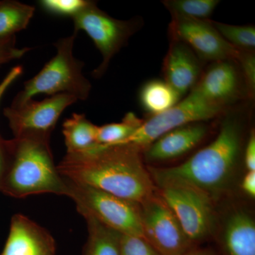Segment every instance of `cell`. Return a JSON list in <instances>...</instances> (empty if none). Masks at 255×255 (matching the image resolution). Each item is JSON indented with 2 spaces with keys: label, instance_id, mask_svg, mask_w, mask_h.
<instances>
[{
  "label": "cell",
  "instance_id": "cell-5",
  "mask_svg": "<svg viewBox=\"0 0 255 255\" xmlns=\"http://www.w3.org/2000/svg\"><path fill=\"white\" fill-rule=\"evenodd\" d=\"M66 180V196L73 199L79 214L84 218H93L124 236L142 237L140 204L85 184Z\"/></svg>",
  "mask_w": 255,
  "mask_h": 255
},
{
  "label": "cell",
  "instance_id": "cell-3",
  "mask_svg": "<svg viewBox=\"0 0 255 255\" xmlns=\"http://www.w3.org/2000/svg\"><path fill=\"white\" fill-rule=\"evenodd\" d=\"M48 139L14 138L0 191L22 199L41 194L67 195V180L55 164Z\"/></svg>",
  "mask_w": 255,
  "mask_h": 255
},
{
  "label": "cell",
  "instance_id": "cell-6",
  "mask_svg": "<svg viewBox=\"0 0 255 255\" xmlns=\"http://www.w3.org/2000/svg\"><path fill=\"white\" fill-rule=\"evenodd\" d=\"M157 191L194 246L214 238L218 214L209 194L185 184H170Z\"/></svg>",
  "mask_w": 255,
  "mask_h": 255
},
{
  "label": "cell",
  "instance_id": "cell-26",
  "mask_svg": "<svg viewBox=\"0 0 255 255\" xmlns=\"http://www.w3.org/2000/svg\"><path fill=\"white\" fill-rule=\"evenodd\" d=\"M31 49L28 47H16L15 36L0 38V66L3 64L22 58Z\"/></svg>",
  "mask_w": 255,
  "mask_h": 255
},
{
  "label": "cell",
  "instance_id": "cell-2",
  "mask_svg": "<svg viewBox=\"0 0 255 255\" xmlns=\"http://www.w3.org/2000/svg\"><path fill=\"white\" fill-rule=\"evenodd\" d=\"M244 150V123L241 116L229 114L214 140L190 158L169 167H148L157 188L185 184L204 191L214 201L231 187Z\"/></svg>",
  "mask_w": 255,
  "mask_h": 255
},
{
  "label": "cell",
  "instance_id": "cell-12",
  "mask_svg": "<svg viewBox=\"0 0 255 255\" xmlns=\"http://www.w3.org/2000/svg\"><path fill=\"white\" fill-rule=\"evenodd\" d=\"M214 238L219 255H255V221L243 206H231L221 221L218 219Z\"/></svg>",
  "mask_w": 255,
  "mask_h": 255
},
{
  "label": "cell",
  "instance_id": "cell-11",
  "mask_svg": "<svg viewBox=\"0 0 255 255\" xmlns=\"http://www.w3.org/2000/svg\"><path fill=\"white\" fill-rule=\"evenodd\" d=\"M170 27L174 40L185 43L199 60H238L239 50L228 43L209 20L173 18Z\"/></svg>",
  "mask_w": 255,
  "mask_h": 255
},
{
  "label": "cell",
  "instance_id": "cell-1",
  "mask_svg": "<svg viewBox=\"0 0 255 255\" xmlns=\"http://www.w3.org/2000/svg\"><path fill=\"white\" fill-rule=\"evenodd\" d=\"M142 152L130 143L97 145L67 153L57 168L69 180L140 204L157 189L145 168Z\"/></svg>",
  "mask_w": 255,
  "mask_h": 255
},
{
  "label": "cell",
  "instance_id": "cell-28",
  "mask_svg": "<svg viewBox=\"0 0 255 255\" xmlns=\"http://www.w3.org/2000/svg\"><path fill=\"white\" fill-rule=\"evenodd\" d=\"M243 159L247 171H255V132L252 130L250 132L246 148L243 150Z\"/></svg>",
  "mask_w": 255,
  "mask_h": 255
},
{
  "label": "cell",
  "instance_id": "cell-14",
  "mask_svg": "<svg viewBox=\"0 0 255 255\" xmlns=\"http://www.w3.org/2000/svg\"><path fill=\"white\" fill-rule=\"evenodd\" d=\"M209 127L205 122L182 126L166 132L142 150V158L147 162L171 160L185 155L207 135Z\"/></svg>",
  "mask_w": 255,
  "mask_h": 255
},
{
  "label": "cell",
  "instance_id": "cell-19",
  "mask_svg": "<svg viewBox=\"0 0 255 255\" xmlns=\"http://www.w3.org/2000/svg\"><path fill=\"white\" fill-rule=\"evenodd\" d=\"M181 95L165 80H152L144 84L139 93L140 105L152 116L163 113L180 101Z\"/></svg>",
  "mask_w": 255,
  "mask_h": 255
},
{
  "label": "cell",
  "instance_id": "cell-17",
  "mask_svg": "<svg viewBox=\"0 0 255 255\" xmlns=\"http://www.w3.org/2000/svg\"><path fill=\"white\" fill-rule=\"evenodd\" d=\"M98 127L81 114H73L63 124L67 153H76L89 150L97 145Z\"/></svg>",
  "mask_w": 255,
  "mask_h": 255
},
{
  "label": "cell",
  "instance_id": "cell-27",
  "mask_svg": "<svg viewBox=\"0 0 255 255\" xmlns=\"http://www.w3.org/2000/svg\"><path fill=\"white\" fill-rule=\"evenodd\" d=\"M241 65L248 92L251 97L255 90V58L253 52L240 51L238 58Z\"/></svg>",
  "mask_w": 255,
  "mask_h": 255
},
{
  "label": "cell",
  "instance_id": "cell-25",
  "mask_svg": "<svg viewBox=\"0 0 255 255\" xmlns=\"http://www.w3.org/2000/svg\"><path fill=\"white\" fill-rule=\"evenodd\" d=\"M121 255H160L145 241L137 236L122 235Z\"/></svg>",
  "mask_w": 255,
  "mask_h": 255
},
{
  "label": "cell",
  "instance_id": "cell-31",
  "mask_svg": "<svg viewBox=\"0 0 255 255\" xmlns=\"http://www.w3.org/2000/svg\"><path fill=\"white\" fill-rule=\"evenodd\" d=\"M241 189L247 195L254 199L255 197V172L247 171V173L245 174L242 180Z\"/></svg>",
  "mask_w": 255,
  "mask_h": 255
},
{
  "label": "cell",
  "instance_id": "cell-8",
  "mask_svg": "<svg viewBox=\"0 0 255 255\" xmlns=\"http://www.w3.org/2000/svg\"><path fill=\"white\" fill-rule=\"evenodd\" d=\"M226 110L227 107L206 100L194 88L172 108L142 122L125 144H132L142 150L166 132L187 124L207 122L223 115Z\"/></svg>",
  "mask_w": 255,
  "mask_h": 255
},
{
  "label": "cell",
  "instance_id": "cell-22",
  "mask_svg": "<svg viewBox=\"0 0 255 255\" xmlns=\"http://www.w3.org/2000/svg\"><path fill=\"white\" fill-rule=\"evenodd\" d=\"M219 0H167L162 3L173 18L206 19L219 5Z\"/></svg>",
  "mask_w": 255,
  "mask_h": 255
},
{
  "label": "cell",
  "instance_id": "cell-16",
  "mask_svg": "<svg viewBox=\"0 0 255 255\" xmlns=\"http://www.w3.org/2000/svg\"><path fill=\"white\" fill-rule=\"evenodd\" d=\"M164 70L165 81L182 97L197 84L200 60L185 43L174 40L166 57Z\"/></svg>",
  "mask_w": 255,
  "mask_h": 255
},
{
  "label": "cell",
  "instance_id": "cell-7",
  "mask_svg": "<svg viewBox=\"0 0 255 255\" xmlns=\"http://www.w3.org/2000/svg\"><path fill=\"white\" fill-rule=\"evenodd\" d=\"M72 19L74 33L85 31L102 54V63L92 73L95 78H100L105 73L111 60L127 45L140 26L138 19L119 20L112 17L92 1H89Z\"/></svg>",
  "mask_w": 255,
  "mask_h": 255
},
{
  "label": "cell",
  "instance_id": "cell-30",
  "mask_svg": "<svg viewBox=\"0 0 255 255\" xmlns=\"http://www.w3.org/2000/svg\"><path fill=\"white\" fill-rule=\"evenodd\" d=\"M23 73V68L20 65L15 66L14 68H11V70L7 73V75L4 77L2 81L0 82V102L2 99L5 92L8 90V88L13 83L15 80L18 78H19Z\"/></svg>",
  "mask_w": 255,
  "mask_h": 255
},
{
  "label": "cell",
  "instance_id": "cell-18",
  "mask_svg": "<svg viewBox=\"0 0 255 255\" xmlns=\"http://www.w3.org/2000/svg\"><path fill=\"white\" fill-rule=\"evenodd\" d=\"M85 219L88 236L82 255H121L122 234L93 218Z\"/></svg>",
  "mask_w": 255,
  "mask_h": 255
},
{
  "label": "cell",
  "instance_id": "cell-4",
  "mask_svg": "<svg viewBox=\"0 0 255 255\" xmlns=\"http://www.w3.org/2000/svg\"><path fill=\"white\" fill-rule=\"evenodd\" d=\"M77 33L60 38L54 46L57 53L44 65L41 71L25 82L11 106L21 105L36 95L50 96L66 94L78 100H87L92 85L82 73L84 63L73 55L74 44Z\"/></svg>",
  "mask_w": 255,
  "mask_h": 255
},
{
  "label": "cell",
  "instance_id": "cell-20",
  "mask_svg": "<svg viewBox=\"0 0 255 255\" xmlns=\"http://www.w3.org/2000/svg\"><path fill=\"white\" fill-rule=\"evenodd\" d=\"M34 12L31 5L14 0L0 1V38L15 36L25 29Z\"/></svg>",
  "mask_w": 255,
  "mask_h": 255
},
{
  "label": "cell",
  "instance_id": "cell-15",
  "mask_svg": "<svg viewBox=\"0 0 255 255\" xmlns=\"http://www.w3.org/2000/svg\"><path fill=\"white\" fill-rule=\"evenodd\" d=\"M233 61L214 63L194 88L206 100L227 107L240 91L239 74Z\"/></svg>",
  "mask_w": 255,
  "mask_h": 255
},
{
  "label": "cell",
  "instance_id": "cell-29",
  "mask_svg": "<svg viewBox=\"0 0 255 255\" xmlns=\"http://www.w3.org/2000/svg\"><path fill=\"white\" fill-rule=\"evenodd\" d=\"M11 155V140H6L0 135V187L9 165Z\"/></svg>",
  "mask_w": 255,
  "mask_h": 255
},
{
  "label": "cell",
  "instance_id": "cell-23",
  "mask_svg": "<svg viewBox=\"0 0 255 255\" xmlns=\"http://www.w3.org/2000/svg\"><path fill=\"white\" fill-rule=\"evenodd\" d=\"M221 36L239 51L253 52L255 47V27L253 25H232L211 21Z\"/></svg>",
  "mask_w": 255,
  "mask_h": 255
},
{
  "label": "cell",
  "instance_id": "cell-9",
  "mask_svg": "<svg viewBox=\"0 0 255 255\" xmlns=\"http://www.w3.org/2000/svg\"><path fill=\"white\" fill-rule=\"evenodd\" d=\"M140 214L142 237L159 255H182L196 248L157 189L140 204Z\"/></svg>",
  "mask_w": 255,
  "mask_h": 255
},
{
  "label": "cell",
  "instance_id": "cell-24",
  "mask_svg": "<svg viewBox=\"0 0 255 255\" xmlns=\"http://www.w3.org/2000/svg\"><path fill=\"white\" fill-rule=\"evenodd\" d=\"M89 1L88 0H42L40 4L51 14L73 18L85 8Z\"/></svg>",
  "mask_w": 255,
  "mask_h": 255
},
{
  "label": "cell",
  "instance_id": "cell-32",
  "mask_svg": "<svg viewBox=\"0 0 255 255\" xmlns=\"http://www.w3.org/2000/svg\"><path fill=\"white\" fill-rule=\"evenodd\" d=\"M182 255H219L216 252L209 248H193L188 251L185 254Z\"/></svg>",
  "mask_w": 255,
  "mask_h": 255
},
{
  "label": "cell",
  "instance_id": "cell-21",
  "mask_svg": "<svg viewBox=\"0 0 255 255\" xmlns=\"http://www.w3.org/2000/svg\"><path fill=\"white\" fill-rule=\"evenodd\" d=\"M143 122L135 114L129 112L119 123L106 124L98 127L97 143L101 145L125 144L136 132Z\"/></svg>",
  "mask_w": 255,
  "mask_h": 255
},
{
  "label": "cell",
  "instance_id": "cell-13",
  "mask_svg": "<svg viewBox=\"0 0 255 255\" xmlns=\"http://www.w3.org/2000/svg\"><path fill=\"white\" fill-rule=\"evenodd\" d=\"M0 255H56V246L46 228L24 215L15 214Z\"/></svg>",
  "mask_w": 255,
  "mask_h": 255
},
{
  "label": "cell",
  "instance_id": "cell-10",
  "mask_svg": "<svg viewBox=\"0 0 255 255\" xmlns=\"http://www.w3.org/2000/svg\"><path fill=\"white\" fill-rule=\"evenodd\" d=\"M78 100L73 96L59 94L42 101L31 99L21 105L4 110L14 138L48 139L60 116Z\"/></svg>",
  "mask_w": 255,
  "mask_h": 255
}]
</instances>
